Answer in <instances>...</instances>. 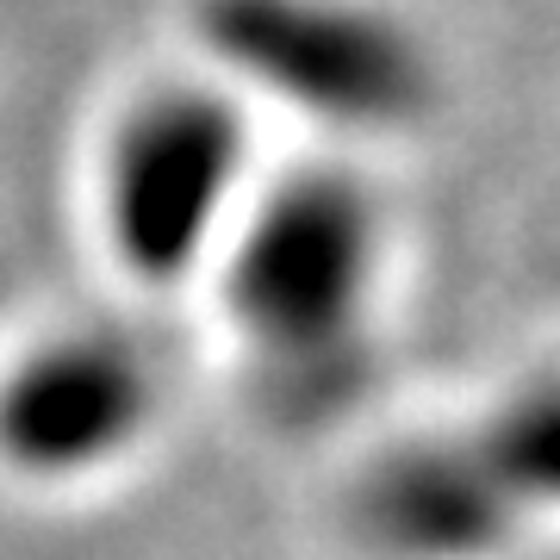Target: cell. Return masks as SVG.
I'll use <instances>...</instances> for the list:
<instances>
[{"label": "cell", "mask_w": 560, "mask_h": 560, "mask_svg": "<svg viewBox=\"0 0 560 560\" xmlns=\"http://www.w3.org/2000/svg\"><path fill=\"white\" fill-rule=\"evenodd\" d=\"M386 206L368 175L305 162L256 180L212 261L219 312L256 381L287 411L342 399L374 337L386 280Z\"/></svg>", "instance_id": "obj_1"}, {"label": "cell", "mask_w": 560, "mask_h": 560, "mask_svg": "<svg viewBox=\"0 0 560 560\" xmlns=\"http://www.w3.org/2000/svg\"><path fill=\"white\" fill-rule=\"evenodd\" d=\"M206 75L330 138H399L442 106V62L386 0H194Z\"/></svg>", "instance_id": "obj_3"}, {"label": "cell", "mask_w": 560, "mask_h": 560, "mask_svg": "<svg viewBox=\"0 0 560 560\" xmlns=\"http://www.w3.org/2000/svg\"><path fill=\"white\" fill-rule=\"evenodd\" d=\"M256 125L219 75H156L113 113L94 219L113 268L150 293L206 280L256 194Z\"/></svg>", "instance_id": "obj_2"}, {"label": "cell", "mask_w": 560, "mask_h": 560, "mask_svg": "<svg viewBox=\"0 0 560 560\" xmlns=\"http://www.w3.org/2000/svg\"><path fill=\"white\" fill-rule=\"evenodd\" d=\"M349 529L374 560H492L523 536L474 436H411L361 467Z\"/></svg>", "instance_id": "obj_5"}, {"label": "cell", "mask_w": 560, "mask_h": 560, "mask_svg": "<svg viewBox=\"0 0 560 560\" xmlns=\"http://www.w3.org/2000/svg\"><path fill=\"white\" fill-rule=\"evenodd\" d=\"M168 405L156 355L119 324H50L0 361V474L69 492L150 448Z\"/></svg>", "instance_id": "obj_4"}, {"label": "cell", "mask_w": 560, "mask_h": 560, "mask_svg": "<svg viewBox=\"0 0 560 560\" xmlns=\"http://www.w3.org/2000/svg\"><path fill=\"white\" fill-rule=\"evenodd\" d=\"M467 436L517 517H560V374L517 381Z\"/></svg>", "instance_id": "obj_6"}]
</instances>
